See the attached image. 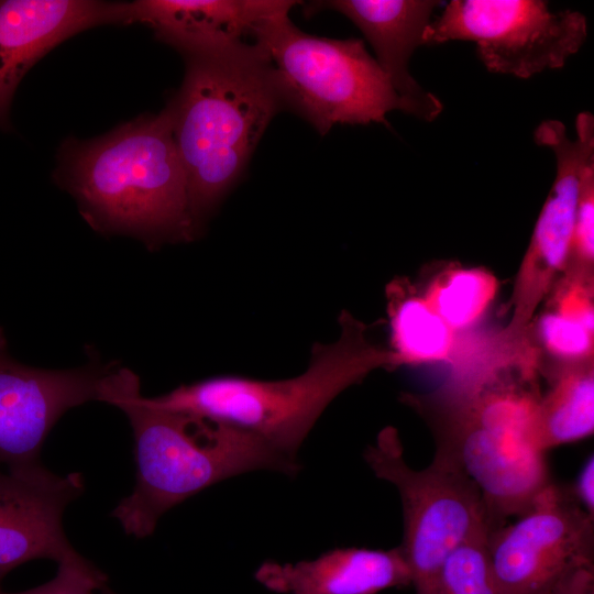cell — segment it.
<instances>
[{
  "mask_svg": "<svg viewBox=\"0 0 594 594\" xmlns=\"http://www.w3.org/2000/svg\"><path fill=\"white\" fill-rule=\"evenodd\" d=\"M519 371L453 377L432 394L404 396L429 425L435 458L480 491L492 530L526 510L552 483L536 443V376L514 377Z\"/></svg>",
  "mask_w": 594,
  "mask_h": 594,
  "instance_id": "obj_1",
  "label": "cell"
},
{
  "mask_svg": "<svg viewBox=\"0 0 594 594\" xmlns=\"http://www.w3.org/2000/svg\"><path fill=\"white\" fill-rule=\"evenodd\" d=\"M102 403L125 414L134 438L135 485L111 513L129 536H151L167 510L229 477L257 470L286 475L299 471L297 459L250 432L147 405L139 377L128 369L110 371Z\"/></svg>",
  "mask_w": 594,
  "mask_h": 594,
  "instance_id": "obj_2",
  "label": "cell"
},
{
  "mask_svg": "<svg viewBox=\"0 0 594 594\" xmlns=\"http://www.w3.org/2000/svg\"><path fill=\"white\" fill-rule=\"evenodd\" d=\"M185 57L183 85L167 108L198 234L284 107L270 57L254 40Z\"/></svg>",
  "mask_w": 594,
  "mask_h": 594,
  "instance_id": "obj_3",
  "label": "cell"
},
{
  "mask_svg": "<svg viewBox=\"0 0 594 594\" xmlns=\"http://www.w3.org/2000/svg\"><path fill=\"white\" fill-rule=\"evenodd\" d=\"M59 179L91 226L145 242L189 241L197 233L168 108L61 153Z\"/></svg>",
  "mask_w": 594,
  "mask_h": 594,
  "instance_id": "obj_4",
  "label": "cell"
},
{
  "mask_svg": "<svg viewBox=\"0 0 594 594\" xmlns=\"http://www.w3.org/2000/svg\"><path fill=\"white\" fill-rule=\"evenodd\" d=\"M339 326L338 339L316 343L307 370L297 376H216L143 399L156 408L231 425L297 459L302 441L338 395L377 369L397 367L392 351L373 342L367 327L350 312L340 314Z\"/></svg>",
  "mask_w": 594,
  "mask_h": 594,
  "instance_id": "obj_5",
  "label": "cell"
},
{
  "mask_svg": "<svg viewBox=\"0 0 594 594\" xmlns=\"http://www.w3.org/2000/svg\"><path fill=\"white\" fill-rule=\"evenodd\" d=\"M289 11L262 21L253 40L266 51L284 108L321 135L337 123H387L386 114H411L360 38H328L297 28Z\"/></svg>",
  "mask_w": 594,
  "mask_h": 594,
  "instance_id": "obj_6",
  "label": "cell"
},
{
  "mask_svg": "<svg viewBox=\"0 0 594 594\" xmlns=\"http://www.w3.org/2000/svg\"><path fill=\"white\" fill-rule=\"evenodd\" d=\"M363 457L375 476L392 483L399 494L404 521L399 547L416 594H439L450 554L492 530L480 491L460 471L435 457L428 466L413 469L394 427L381 430Z\"/></svg>",
  "mask_w": 594,
  "mask_h": 594,
  "instance_id": "obj_7",
  "label": "cell"
},
{
  "mask_svg": "<svg viewBox=\"0 0 594 594\" xmlns=\"http://www.w3.org/2000/svg\"><path fill=\"white\" fill-rule=\"evenodd\" d=\"M586 36L582 13L551 12L546 1L452 0L430 21L422 42H474L490 72L529 78L564 66Z\"/></svg>",
  "mask_w": 594,
  "mask_h": 594,
  "instance_id": "obj_8",
  "label": "cell"
},
{
  "mask_svg": "<svg viewBox=\"0 0 594 594\" xmlns=\"http://www.w3.org/2000/svg\"><path fill=\"white\" fill-rule=\"evenodd\" d=\"M575 131L576 136L570 139L565 125L558 120H544L535 131L536 143L554 153L557 172L510 297L512 316L503 332L515 344L528 343L538 306L568 265L581 176L586 164L594 160V117L591 112L579 113Z\"/></svg>",
  "mask_w": 594,
  "mask_h": 594,
  "instance_id": "obj_9",
  "label": "cell"
},
{
  "mask_svg": "<svg viewBox=\"0 0 594 594\" xmlns=\"http://www.w3.org/2000/svg\"><path fill=\"white\" fill-rule=\"evenodd\" d=\"M514 518L486 539L499 594H542L569 568L594 561V517L568 488L551 483Z\"/></svg>",
  "mask_w": 594,
  "mask_h": 594,
  "instance_id": "obj_10",
  "label": "cell"
},
{
  "mask_svg": "<svg viewBox=\"0 0 594 594\" xmlns=\"http://www.w3.org/2000/svg\"><path fill=\"white\" fill-rule=\"evenodd\" d=\"M112 366L90 363L45 370L14 360L0 328V468L41 463L43 444L59 418L89 402H102Z\"/></svg>",
  "mask_w": 594,
  "mask_h": 594,
  "instance_id": "obj_11",
  "label": "cell"
},
{
  "mask_svg": "<svg viewBox=\"0 0 594 594\" xmlns=\"http://www.w3.org/2000/svg\"><path fill=\"white\" fill-rule=\"evenodd\" d=\"M84 491L78 472L56 474L42 462L0 468V587L8 573L32 560L82 558L64 531L63 515Z\"/></svg>",
  "mask_w": 594,
  "mask_h": 594,
  "instance_id": "obj_12",
  "label": "cell"
},
{
  "mask_svg": "<svg viewBox=\"0 0 594 594\" xmlns=\"http://www.w3.org/2000/svg\"><path fill=\"white\" fill-rule=\"evenodd\" d=\"M133 22L132 3L77 0L0 1V127L16 86L50 50L86 29Z\"/></svg>",
  "mask_w": 594,
  "mask_h": 594,
  "instance_id": "obj_13",
  "label": "cell"
},
{
  "mask_svg": "<svg viewBox=\"0 0 594 594\" xmlns=\"http://www.w3.org/2000/svg\"><path fill=\"white\" fill-rule=\"evenodd\" d=\"M433 0H329L308 4L305 13L323 9L337 11L352 21L373 47L375 61L395 91L408 103L411 114L425 121L442 111L441 101L425 90L410 75L409 59L430 23Z\"/></svg>",
  "mask_w": 594,
  "mask_h": 594,
  "instance_id": "obj_14",
  "label": "cell"
},
{
  "mask_svg": "<svg viewBox=\"0 0 594 594\" xmlns=\"http://www.w3.org/2000/svg\"><path fill=\"white\" fill-rule=\"evenodd\" d=\"M289 0H142L132 2L133 22H144L156 36L185 56L217 52L253 41L264 20L290 9Z\"/></svg>",
  "mask_w": 594,
  "mask_h": 594,
  "instance_id": "obj_15",
  "label": "cell"
},
{
  "mask_svg": "<svg viewBox=\"0 0 594 594\" xmlns=\"http://www.w3.org/2000/svg\"><path fill=\"white\" fill-rule=\"evenodd\" d=\"M255 579L280 594H378L411 585L410 569L399 546L388 550L337 548L295 563L265 561Z\"/></svg>",
  "mask_w": 594,
  "mask_h": 594,
  "instance_id": "obj_16",
  "label": "cell"
},
{
  "mask_svg": "<svg viewBox=\"0 0 594 594\" xmlns=\"http://www.w3.org/2000/svg\"><path fill=\"white\" fill-rule=\"evenodd\" d=\"M391 326V351L397 366L449 362L458 365L466 341L453 331L403 279L386 289Z\"/></svg>",
  "mask_w": 594,
  "mask_h": 594,
  "instance_id": "obj_17",
  "label": "cell"
},
{
  "mask_svg": "<svg viewBox=\"0 0 594 594\" xmlns=\"http://www.w3.org/2000/svg\"><path fill=\"white\" fill-rule=\"evenodd\" d=\"M549 378L550 388L536 411V443L544 453L594 431L593 361L559 369Z\"/></svg>",
  "mask_w": 594,
  "mask_h": 594,
  "instance_id": "obj_18",
  "label": "cell"
},
{
  "mask_svg": "<svg viewBox=\"0 0 594 594\" xmlns=\"http://www.w3.org/2000/svg\"><path fill=\"white\" fill-rule=\"evenodd\" d=\"M497 290V278L490 271L455 266L439 273L422 297L453 331L463 334L483 318Z\"/></svg>",
  "mask_w": 594,
  "mask_h": 594,
  "instance_id": "obj_19",
  "label": "cell"
},
{
  "mask_svg": "<svg viewBox=\"0 0 594 594\" xmlns=\"http://www.w3.org/2000/svg\"><path fill=\"white\" fill-rule=\"evenodd\" d=\"M537 340L550 358L552 372L593 361L594 327L552 309L537 324Z\"/></svg>",
  "mask_w": 594,
  "mask_h": 594,
  "instance_id": "obj_20",
  "label": "cell"
},
{
  "mask_svg": "<svg viewBox=\"0 0 594 594\" xmlns=\"http://www.w3.org/2000/svg\"><path fill=\"white\" fill-rule=\"evenodd\" d=\"M487 536L472 539L450 554L441 572L439 594H499L488 563Z\"/></svg>",
  "mask_w": 594,
  "mask_h": 594,
  "instance_id": "obj_21",
  "label": "cell"
},
{
  "mask_svg": "<svg viewBox=\"0 0 594 594\" xmlns=\"http://www.w3.org/2000/svg\"><path fill=\"white\" fill-rule=\"evenodd\" d=\"M594 160L583 169L568 265L564 272L593 276Z\"/></svg>",
  "mask_w": 594,
  "mask_h": 594,
  "instance_id": "obj_22",
  "label": "cell"
},
{
  "mask_svg": "<svg viewBox=\"0 0 594 594\" xmlns=\"http://www.w3.org/2000/svg\"><path fill=\"white\" fill-rule=\"evenodd\" d=\"M107 576L84 557L58 563L56 575L48 582L18 593L0 594H95L107 590Z\"/></svg>",
  "mask_w": 594,
  "mask_h": 594,
  "instance_id": "obj_23",
  "label": "cell"
},
{
  "mask_svg": "<svg viewBox=\"0 0 594 594\" xmlns=\"http://www.w3.org/2000/svg\"><path fill=\"white\" fill-rule=\"evenodd\" d=\"M542 594H594V561L569 568Z\"/></svg>",
  "mask_w": 594,
  "mask_h": 594,
  "instance_id": "obj_24",
  "label": "cell"
},
{
  "mask_svg": "<svg viewBox=\"0 0 594 594\" xmlns=\"http://www.w3.org/2000/svg\"><path fill=\"white\" fill-rule=\"evenodd\" d=\"M573 499L594 517V458H587L574 483L568 488Z\"/></svg>",
  "mask_w": 594,
  "mask_h": 594,
  "instance_id": "obj_25",
  "label": "cell"
}]
</instances>
